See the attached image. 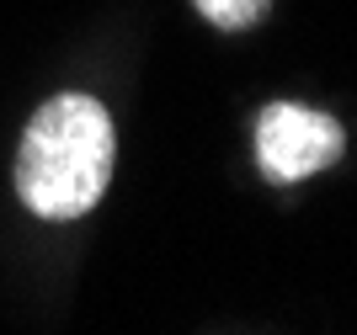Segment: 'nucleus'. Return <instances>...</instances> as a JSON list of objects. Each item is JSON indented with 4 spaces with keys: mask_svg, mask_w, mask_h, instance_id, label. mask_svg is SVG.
<instances>
[{
    "mask_svg": "<svg viewBox=\"0 0 357 335\" xmlns=\"http://www.w3.org/2000/svg\"><path fill=\"white\" fill-rule=\"evenodd\" d=\"M342 144H347L342 123L314 112V107L272 102L267 112L256 117V160H261V176L278 181V187L336 165L342 160Z\"/></svg>",
    "mask_w": 357,
    "mask_h": 335,
    "instance_id": "f03ea898",
    "label": "nucleus"
},
{
    "mask_svg": "<svg viewBox=\"0 0 357 335\" xmlns=\"http://www.w3.org/2000/svg\"><path fill=\"white\" fill-rule=\"evenodd\" d=\"M197 11L208 16L213 27H224V32H240V27H256L261 16H267V6L272 0H192Z\"/></svg>",
    "mask_w": 357,
    "mask_h": 335,
    "instance_id": "7ed1b4c3",
    "label": "nucleus"
},
{
    "mask_svg": "<svg viewBox=\"0 0 357 335\" xmlns=\"http://www.w3.org/2000/svg\"><path fill=\"white\" fill-rule=\"evenodd\" d=\"M112 181V117L91 96H54L32 112L16 149V192L38 219L70 224Z\"/></svg>",
    "mask_w": 357,
    "mask_h": 335,
    "instance_id": "f257e3e1",
    "label": "nucleus"
}]
</instances>
